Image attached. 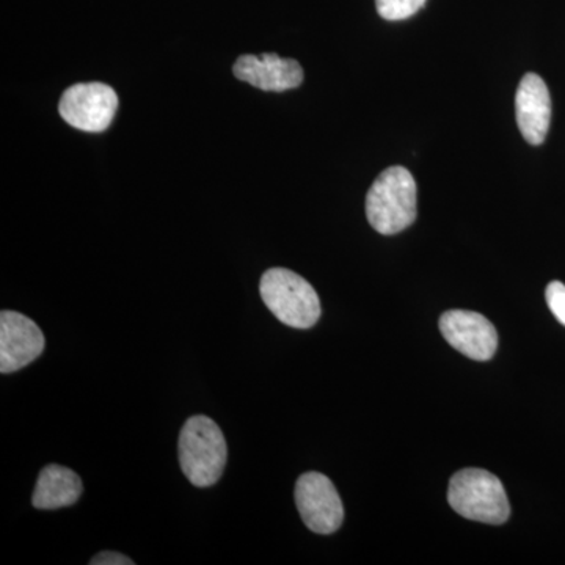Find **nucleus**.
Segmentation results:
<instances>
[{
	"instance_id": "8",
	"label": "nucleus",
	"mask_w": 565,
	"mask_h": 565,
	"mask_svg": "<svg viewBox=\"0 0 565 565\" xmlns=\"http://www.w3.org/2000/svg\"><path fill=\"white\" fill-rule=\"evenodd\" d=\"M44 344L43 332L28 316L7 310L0 313V373L29 366L43 353Z\"/></svg>"
},
{
	"instance_id": "13",
	"label": "nucleus",
	"mask_w": 565,
	"mask_h": 565,
	"mask_svg": "<svg viewBox=\"0 0 565 565\" xmlns=\"http://www.w3.org/2000/svg\"><path fill=\"white\" fill-rule=\"evenodd\" d=\"M546 303L553 316L565 327V285L561 281H552L546 286Z\"/></svg>"
},
{
	"instance_id": "11",
	"label": "nucleus",
	"mask_w": 565,
	"mask_h": 565,
	"mask_svg": "<svg viewBox=\"0 0 565 565\" xmlns=\"http://www.w3.org/2000/svg\"><path fill=\"white\" fill-rule=\"evenodd\" d=\"M82 490L81 478L73 470L62 465H47L36 481L32 504L46 511L68 508L79 500Z\"/></svg>"
},
{
	"instance_id": "14",
	"label": "nucleus",
	"mask_w": 565,
	"mask_h": 565,
	"mask_svg": "<svg viewBox=\"0 0 565 565\" xmlns=\"http://www.w3.org/2000/svg\"><path fill=\"white\" fill-rule=\"evenodd\" d=\"M92 565H134V561L128 556L115 552H103L90 561Z\"/></svg>"
},
{
	"instance_id": "3",
	"label": "nucleus",
	"mask_w": 565,
	"mask_h": 565,
	"mask_svg": "<svg viewBox=\"0 0 565 565\" xmlns=\"http://www.w3.org/2000/svg\"><path fill=\"white\" fill-rule=\"evenodd\" d=\"M448 501L457 514L487 525H503L511 516L500 479L479 468H465L452 476Z\"/></svg>"
},
{
	"instance_id": "6",
	"label": "nucleus",
	"mask_w": 565,
	"mask_h": 565,
	"mask_svg": "<svg viewBox=\"0 0 565 565\" xmlns=\"http://www.w3.org/2000/svg\"><path fill=\"white\" fill-rule=\"evenodd\" d=\"M296 504L305 526L316 534H333L344 522V505L326 475L305 473L296 484Z\"/></svg>"
},
{
	"instance_id": "9",
	"label": "nucleus",
	"mask_w": 565,
	"mask_h": 565,
	"mask_svg": "<svg viewBox=\"0 0 565 565\" xmlns=\"http://www.w3.org/2000/svg\"><path fill=\"white\" fill-rule=\"evenodd\" d=\"M234 76L264 92H286L303 82V70L292 58L277 54H245L233 66Z\"/></svg>"
},
{
	"instance_id": "7",
	"label": "nucleus",
	"mask_w": 565,
	"mask_h": 565,
	"mask_svg": "<svg viewBox=\"0 0 565 565\" xmlns=\"http://www.w3.org/2000/svg\"><path fill=\"white\" fill-rule=\"evenodd\" d=\"M440 332L449 345L476 362H487L498 349L493 323L475 311H446L440 318Z\"/></svg>"
},
{
	"instance_id": "5",
	"label": "nucleus",
	"mask_w": 565,
	"mask_h": 565,
	"mask_svg": "<svg viewBox=\"0 0 565 565\" xmlns=\"http://www.w3.org/2000/svg\"><path fill=\"white\" fill-rule=\"evenodd\" d=\"M117 109V93L103 82L73 85L63 93L58 104L63 120L85 132L106 131Z\"/></svg>"
},
{
	"instance_id": "10",
	"label": "nucleus",
	"mask_w": 565,
	"mask_h": 565,
	"mask_svg": "<svg viewBox=\"0 0 565 565\" xmlns=\"http://www.w3.org/2000/svg\"><path fill=\"white\" fill-rule=\"evenodd\" d=\"M515 117L520 132L530 145H542L552 121V98L544 79L527 73L515 95Z\"/></svg>"
},
{
	"instance_id": "1",
	"label": "nucleus",
	"mask_w": 565,
	"mask_h": 565,
	"mask_svg": "<svg viewBox=\"0 0 565 565\" xmlns=\"http://www.w3.org/2000/svg\"><path fill=\"white\" fill-rule=\"evenodd\" d=\"M366 217L375 232L392 236L416 218V182L401 166L379 174L366 195Z\"/></svg>"
},
{
	"instance_id": "12",
	"label": "nucleus",
	"mask_w": 565,
	"mask_h": 565,
	"mask_svg": "<svg viewBox=\"0 0 565 565\" xmlns=\"http://www.w3.org/2000/svg\"><path fill=\"white\" fill-rule=\"evenodd\" d=\"M426 0H375L379 14L386 21H403L423 9Z\"/></svg>"
},
{
	"instance_id": "4",
	"label": "nucleus",
	"mask_w": 565,
	"mask_h": 565,
	"mask_svg": "<svg viewBox=\"0 0 565 565\" xmlns=\"http://www.w3.org/2000/svg\"><path fill=\"white\" fill-rule=\"evenodd\" d=\"M259 292L275 318L292 329H311L321 318L318 292L292 270L274 267L264 273Z\"/></svg>"
},
{
	"instance_id": "2",
	"label": "nucleus",
	"mask_w": 565,
	"mask_h": 565,
	"mask_svg": "<svg viewBox=\"0 0 565 565\" xmlns=\"http://www.w3.org/2000/svg\"><path fill=\"white\" fill-rule=\"evenodd\" d=\"M182 473L195 487L214 486L225 470L228 448L221 427L203 415L192 416L180 434Z\"/></svg>"
}]
</instances>
